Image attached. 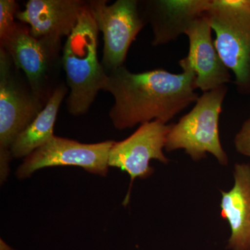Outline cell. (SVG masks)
I'll use <instances>...</instances> for the list:
<instances>
[{"instance_id": "9c48e42d", "label": "cell", "mask_w": 250, "mask_h": 250, "mask_svg": "<svg viewBox=\"0 0 250 250\" xmlns=\"http://www.w3.org/2000/svg\"><path fill=\"white\" fill-rule=\"evenodd\" d=\"M171 125L159 121L145 123L140 125L129 137L120 142L115 141L112 146L108 156L109 167L121 169L130 177L129 189L123 205L129 203L135 179L147 178L154 172V168L150 166L151 161L168 164L164 149Z\"/></svg>"}, {"instance_id": "8fae6325", "label": "cell", "mask_w": 250, "mask_h": 250, "mask_svg": "<svg viewBox=\"0 0 250 250\" xmlns=\"http://www.w3.org/2000/svg\"><path fill=\"white\" fill-rule=\"evenodd\" d=\"M207 14L192 22L185 35L189 41L186 58L195 72L197 88L203 93L231 82V73L224 63L212 37Z\"/></svg>"}, {"instance_id": "5bb4252c", "label": "cell", "mask_w": 250, "mask_h": 250, "mask_svg": "<svg viewBox=\"0 0 250 250\" xmlns=\"http://www.w3.org/2000/svg\"><path fill=\"white\" fill-rule=\"evenodd\" d=\"M68 92L63 83L56 88L42 111L15 139L10 149L12 158L25 159L52 139L59 108Z\"/></svg>"}, {"instance_id": "e0dca14e", "label": "cell", "mask_w": 250, "mask_h": 250, "mask_svg": "<svg viewBox=\"0 0 250 250\" xmlns=\"http://www.w3.org/2000/svg\"><path fill=\"white\" fill-rule=\"evenodd\" d=\"M12 156L9 150L0 149V180L1 183L6 182L9 173V163Z\"/></svg>"}, {"instance_id": "4fadbf2b", "label": "cell", "mask_w": 250, "mask_h": 250, "mask_svg": "<svg viewBox=\"0 0 250 250\" xmlns=\"http://www.w3.org/2000/svg\"><path fill=\"white\" fill-rule=\"evenodd\" d=\"M234 185L221 191V216L229 223L228 249L250 250V164L235 165Z\"/></svg>"}, {"instance_id": "7c38bea8", "label": "cell", "mask_w": 250, "mask_h": 250, "mask_svg": "<svg viewBox=\"0 0 250 250\" xmlns=\"http://www.w3.org/2000/svg\"><path fill=\"white\" fill-rule=\"evenodd\" d=\"M86 4L82 0H29L16 18L27 24L34 37L62 41L76 27Z\"/></svg>"}, {"instance_id": "8992f818", "label": "cell", "mask_w": 250, "mask_h": 250, "mask_svg": "<svg viewBox=\"0 0 250 250\" xmlns=\"http://www.w3.org/2000/svg\"><path fill=\"white\" fill-rule=\"evenodd\" d=\"M45 104L24 82L4 49L0 47V149L9 150Z\"/></svg>"}, {"instance_id": "ac0fdd59", "label": "cell", "mask_w": 250, "mask_h": 250, "mask_svg": "<svg viewBox=\"0 0 250 250\" xmlns=\"http://www.w3.org/2000/svg\"><path fill=\"white\" fill-rule=\"evenodd\" d=\"M0 250H15L11 248L9 245L6 244V243L2 239L0 240Z\"/></svg>"}, {"instance_id": "52a82bcc", "label": "cell", "mask_w": 250, "mask_h": 250, "mask_svg": "<svg viewBox=\"0 0 250 250\" xmlns=\"http://www.w3.org/2000/svg\"><path fill=\"white\" fill-rule=\"evenodd\" d=\"M88 2L99 31L103 34L101 63L108 73L125 65L130 46L146 23L137 0H118L110 5L105 0Z\"/></svg>"}, {"instance_id": "7a4b0ae2", "label": "cell", "mask_w": 250, "mask_h": 250, "mask_svg": "<svg viewBox=\"0 0 250 250\" xmlns=\"http://www.w3.org/2000/svg\"><path fill=\"white\" fill-rule=\"evenodd\" d=\"M99 32L87 1L62 47V65L69 90L67 109L74 116L88 112L107 82L108 73L98 59Z\"/></svg>"}, {"instance_id": "ba28073f", "label": "cell", "mask_w": 250, "mask_h": 250, "mask_svg": "<svg viewBox=\"0 0 250 250\" xmlns=\"http://www.w3.org/2000/svg\"><path fill=\"white\" fill-rule=\"evenodd\" d=\"M115 141L85 144L54 136L43 146L24 159L16 170L20 179L31 177L36 171L55 166H78L90 173L106 176L108 156Z\"/></svg>"}, {"instance_id": "2e32d148", "label": "cell", "mask_w": 250, "mask_h": 250, "mask_svg": "<svg viewBox=\"0 0 250 250\" xmlns=\"http://www.w3.org/2000/svg\"><path fill=\"white\" fill-rule=\"evenodd\" d=\"M237 152L250 157V118L244 122L234 139Z\"/></svg>"}, {"instance_id": "5b68a950", "label": "cell", "mask_w": 250, "mask_h": 250, "mask_svg": "<svg viewBox=\"0 0 250 250\" xmlns=\"http://www.w3.org/2000/svg\"><path fill=\"white\" fill-rule=\"evenodd\" d=\"M0 47L9 54L15 67L22 70L32 91L47 104L60 83L58 77L62 65V41L37 39L24 23L16 22Z\"/></svg>"}, {"instance_id": "30bf717a", "label": "cell", "mask_w": 250, "mask_h": 250, "mask_svg": "<svg viewBox=\"0 0 250 250\" xmlns=\"http://www.w3.org/2000/svg\"><path fill=\"white\" fill-rule=\"evenodd\" d=\"M143 21L150 24L152 45H166L185 34L194 21L207 14L211 0L139 1Z\"/></svg>"}, {"instance_id": "9a60e30c", "label": "cell", "mask_w": 250, "mask_h": 250, "mask_svg": "<svg viewBox=\"0 0 250 250\" xmlns=\"http://www.w3.org/2000/svg\"><path fill=\"white\" fill-rule=\"evenodd\" d=\"M19 11V6L14 0L0 1V40H2L14 27L15 18Z\"/></svg>"}, {"instance_id": "6da1fadb", "label": "cell", "mask_w": 250, "mask_h": 250, "mask_svg": "<svg viewBox=\"0 0 250 250\" xmlns=\"http://www.w3.org/2000/svg\"><path fill=\"white\" fill-rule=\"evenodd\" d=\"M181 73L164 69L134 73L125 65L108 72L104 91L114 104L108 116L113 126L123 130L152 121L167 124L196 103V76L187 59L179 62Z\"/></svg>"}, {"instance_id": "3957f363", "label": "cell", "mask_w": 250, "mask_h": 250, "mask_svg": "<svg viewBox=\"0 0 250 250\" xmlns=\"http://www.w3.org/2000/svg\"><path fill=\"white\" fill-rule=\"evenodd\" d=\"M227 85L203 93L187 114L172 124L166 140L167 152L184 149L193 161L211 154L222 166L228 164V156L219 135V119L228 93Z\"/></svg>"}, {"instance_id": "277c9868", "label": "cell", "mask_w": 250, "mask_h": 250, "mask_svg": "<svg viewBox=\"0 0 250 250\" xmlns=\"http://www.w3.org/2000/svg\"><path fill=\"white\" fill-rule=\"evenodd\" d=\"M207 15L215 47L234 75L237 90L250 95V0H211Z\"/></svg>"}]
</instances>
